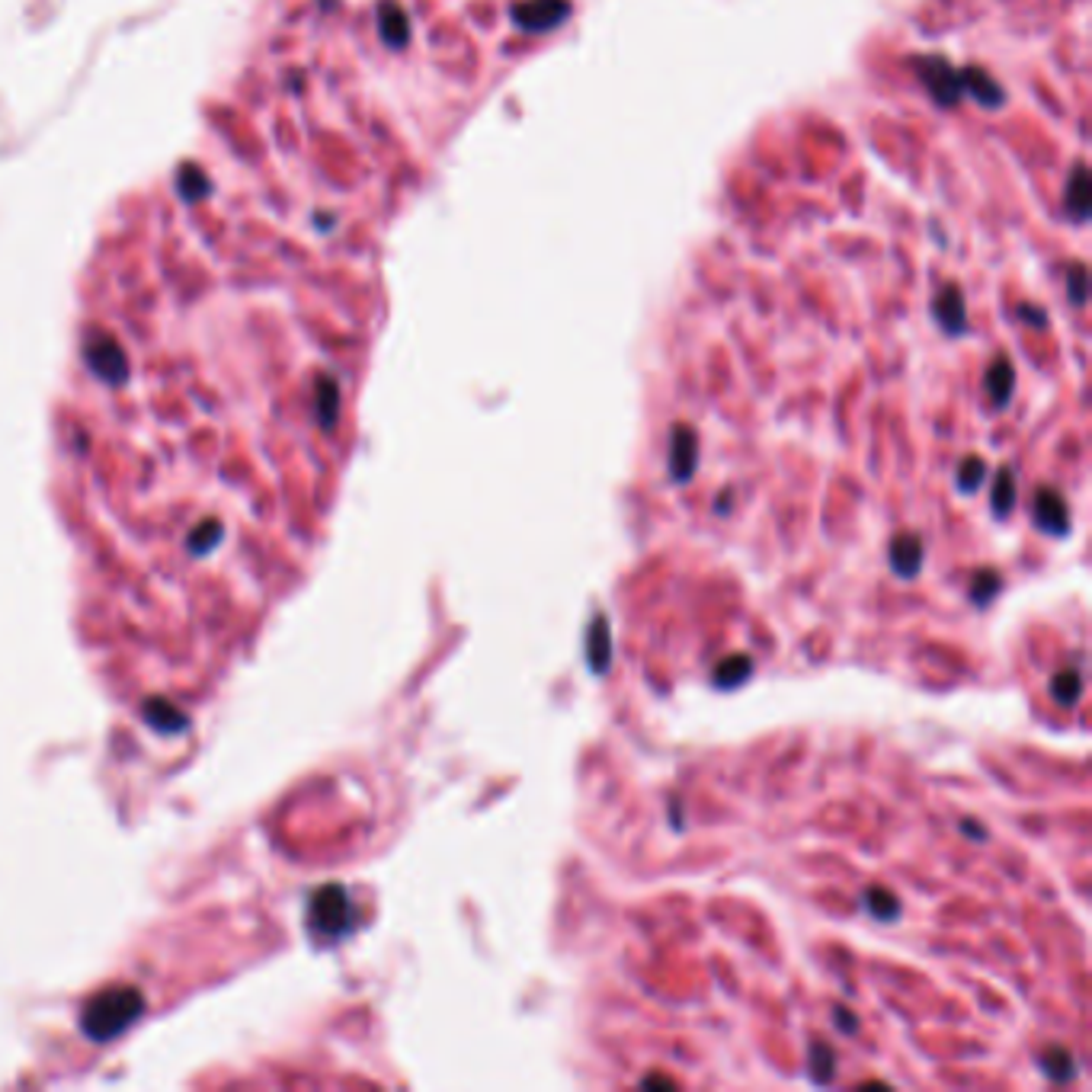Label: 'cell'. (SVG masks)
Listing matches in <instances>:
<instances>
[{
    "mask_svg": "<svg viewBox=\"0 0 1092 1092\" xmlns=\"http://www.w3.org/2000/svg\"><path fill=\"white\" fill-rule=\"evenodd\" d=\"M571 0H516L510 17L522 33H551L571 20Z\"/></svg>",
    "mask_w": 1092,
    "mask_h": 1092,
    "instance_id": "7a4b0ae2",
    "label": "cell"
},
{
    "mask_svg": "<svg viewBox=\"0 0 1092 1092\" xmlns=\"http://www.w3.org/2000/svg\"><path fill=\"white\" fill-rule=\"evenodd\" d=\"M913 68L919 74L922 87L929 90V97L939 106H955L964 97V84H961V71L951 65L942 55H919L913 58Z\"/></svg>",
    "mask_w": 1092,
    "mask_h": 1092,
    "instance_id": "6da1fadb",
    "label": "cell"
},
{
    "mask_svg": "<svg viewBox=\"0 0 1092 1092\" xmlns=\"http://www.w3.org/2000/svg\"><path fill=\"white\" fill-rule=\"evenodd\" d=\"M1038 1064H1041L1044 1076H1048V1080H1054V1083H1067V1080H1073V1076H1076V1060H1073V1054L1067 1048H1048V1051L1041 1054Z\"/></svg>",
    "mask_w": 1092,
    "mask_h": 1092,
    "instance_id": "4fadbf2b",
    "label": "cell"
},
{
    "mask_svg": "<svg viewBox=\"0 0 1092 1092\" xmlns=\"http://www.w3.org/2000/svg\"><path fill=\"white\" fill-rule=\"evenodd\" d=\"M1067 288H1070V301L1076 307L1086 304V267L1083 264H1070L1067 267Z\"/></svg>",
    "mask_w": 1092,
    "mask_h": 1092,
    "instance_id": "ffe728a7",
    "label": "cell"
},
{
    "mask_svg": "<svg viewBox=\"0 0 1092 1092\" xmlns=\"http://www.w3.org/2000/svg\"><path fill=\"white\" fill-rule=\"evenodd\" d=\"M1051 696H1054V702L1060 705V709H1073V705L1080 702V696H1083V673L1076 670V667H1067V670L1054 673Z\"/></svg>",
    "mask_w": 1092,
    "mask_h": 1092,
    "instance_id": "7c38bea8",
    "label": "cell"
},
{
    "mask_svg": "<svg viewBox=\"0 0 1092 1092\" xmlns=\"http://www.w3.org/2000/svg\"><path fill=\"white\" fill-rule=\"evenodd\" d=\"M1019 314L1028 320V324H1035V327H1041L1044 320H1048V317H1044L1041 307H1035V304H1022V307H1019Z\"/></svg>",
    "mask_w": 1092,
    "mask_h": 1092,
    "instance_id": "7402d4cb",
    "label": "cell"
},
{
    "mask_svg": "<svg viewBox=\"0 0 1092 1092\" xmlns=\"http://www.w3.org/2000/svg\"><path fill=\"white\" fill-rule=\"evenodd\" d=\"M961 84H964V94L967 97H974L980 106H990V110L1003 106V100H1006V90L999 87L987 71H980V68H964L961 71Z\"/></svg>",
    "mask_w": 1092,
    "mask_h": 1092,
    "instance_id": "52a82bcc",
    "label": "cell"
},
{
    "mask_svg": "<svg viewBox=\"0 0 1092 1092\" xmlns=\"http://www.w3.org/2000/svg\"><path fill=\"white\" fill-rule=\"evenodd\" d=\"M932 311H935V320H939L945 333H951V336H958L967 327V307H964V295L958 285H945L939 295H935Z\"/></svg>",
    "mask_w": 1092,
    "mask_h": 1092,
    "instance_id": "5b68a950",
    "label": "cell"
},
{
    "mask_svg": "<svg viewBox=\"0 0 1092 1092\" xmlns=\"http://www.w3.org/2000/svg\"><path fill=\"white\" fill-rule=\"evenodd\" d=\"M750 676H753V660L747 654H734V657H725L715 667L712 680H715L718 689H737V686H744Z\"/></svg>",
    "mask_w": 1092,
    "mask_h": 1092,
    "instance_id": "8fae6325",
    "label": "cell"
},
{
    "mask_svg": "<svg viewBox=\"0 0 1092 1092\" xmlns=\"http://www.w3.org/2000/svg\"><path fill=\"white\" fill-rule=\"evenodd\" d=\"M961 829H967V833H971V839H983V829L977 823H971V820H964Z\"/></svg>",
    "mask_w": 1092,
    "mask_h": 1092,
    "instance_id": "cb8c5ba5",
    "label": "cell"
},
{
    "mask_svg": "<svg viewBox=\"0 0 1092 1092\" xmlns=\"http://www.w3.org/2000/svg\"><path fill=\"white\" fill-rule=\"evenodd\" d=\"M996 590H999V574H996V571H990V567H983V571H977V574H974V583H971V599H974L977 606H983L990 596H996Z\"/></svg>",
    "mask_w": 1092,
    "mask_h": 1092,
    "instance_id": "d6986e66",
    "label": "cell"
},
{
    "mask_svg": "<svg viewBox=\"0 0 1092 1092\" xmlns=\"http://www.w3.org/2000/svg\"><path fill=\"white\" fill-rule=\"evenodd\" d=\"M833 1022L842 1028V1035H855V1032H858V1022L852 1019V1012L845 1009V1006H836V1009H833Z\"/></svg>",
    "mask_w": 1092,
    "mask_h": 1092,
    "instance_id": "44dd1931",
    "label": "cell"
},
{
    "mask_svg": "<svg viewBox=\"0 0 1092 1092\" xmlns=\"http://www.w3.org/2000/svg\"><path fill=\"white\" fill-rule=\"evenodd\" d=\"M1012 506H1016V474H1012L1009 465H1003L996 471V481H993V513L1003 519Z\"/></svg>",
    "mask_w": 1092,
    "mask_h": 1092,
    "instance_id": "5bb4252c",
    "label": "cell"
},
{
    "mask_svg": "<svg viewBox=\"0 0 1092 1092\" xmlns=\"http://www.w3.org/2000/svg\"><path fill=\"white\" fill-rule=\"evenodd\" d=\"M983 478H987V465H983V458L971 455L958 465V487L964 490V494H974V490H980Z\"/></svg>",
    "mask_w": 1092,
    "mask_h": 1092,
    "instance_id": "ac0fdd59",
    "label": "cell"
},
{
    "mask_svg": "<svg viewBox=\"0 0 1092 1092\" xmlns=\"http://www.w3.org/2000/svg\"><path fill=\"white\" fill-rule=\"evenodd\" d=\"M865 906H868V913L874 919L894 922L900 916V900H897V894H890L887 887H871L868 894H865Z\"/></svg>",
    "mask_w": 1092,
    "mask_h": 1092,
    "instance_id": "9a60e30c",
    "label": "cell"
},
{
    "mask_svg": "<svg viewBox=\"0 0 1092 1092\" xmlns=\"http://www.w3.org/2000/svg\"><path fill=\"white\" fill-rule=\"evenodd\" d=\"M699 468V436L689 423H676L673 426V439H670V474L673 481H689Z\"/></svg>",
    "mask_w": 1092,
    "mask_h": 1092,
    "instance_id": "3957f363",
    "label": "cell"
},
{
    "mask_svg": "<svg viewBox=\"0 0 1092 1092\" xmlns=\"http://www.w3.org/2000/svg\"><path fill=\"white\" fill-rule=\"evenodd\" d=\"M1067 215L1073 222H1086L1089 219V171L1086 164H1076L1073 174L1067 180V196H1064Z\"/></svg>",
    "mask_w": 1092,
    "mask_h": 1092,
    "instance_id": "9c48e42d",
    "label": "cell"
},
{
    "mask_svg": "<svg viewBox=\"0 0 1092 1092\" xmlns=\"http://www.w3.org/2000/svg\"><path fill=\"white\" fill-rule=\"evenodd\" d=\"M1032 516H1035V526L1041 532L1048 535H1067L1070 532V513H1067V503L1064 497L1057 494L1054 487H1038L1035 490V503H1032Z\"/></svg>",
    "mask_w": 1092,
    "mask_h": 1092,
    "instance_id": "277c9868",
    "label": "cell"
},
{
    "mask_svg": "<svg viewBox=\"0 0 1092 1092\" xmlns=\"http://www.w3.org/2000/svg\"><path fill=\"white\" fill-rule=\"evenodd\" d=\"M890 567H894L897 577L906 580L916 577L922 567V538L913 532L894 535V542H890Z\"/></svg>",
    "mask_w": 1092,
    "mask_h": 1092,
    "instance_id": "8992f818",
    "label": "cell"
},
{
    "mask_svg": "<svg viewBox=\"0 0 1092 1092\" xmlns=\"http://www.w3.org/2000/svg\"><path fill=\"white\" fill-rule=\"evenodd\" d=\"M381 36H384V42H391V45H404L407 36H410L407 17L397 7H391V4L381 7Z\"/></svg>",
    "mask_w": 1092,
    "mask_h": 1092,
    "instance_id": "e0dca14e",
    "label": "cell"
},
{
    "mask_svg": "<svg viewBox=\"0 0 1092 1092\" xmlns=\"http://www.w3.org/2000/svg\"><path fill=\"white\" fill-rule=\"evenodd\" d=\"M644 1086H667V1089H673V1080H667V1076H648V1080H644Z\"/></svg>",
    "mask_w": 1092,
    "mask_h": 1092,
    "instance_id": "603a6c76",
    "label": "cell"
},
{
    "mask_svg": "<svg viewBox=\"0 0 1092 1092\" xmlns=\"http://www.w3.org/2000/svg\"><path fill=\"white\" fill-rule=\"evenodd\" d=\"M833 1073H836V1054L829 1051L823 1041H814L811 1044V1076H814V1083L823 1086V1083L833 1080Z\"/></svg>",
    "mask_w": 1092,
    "mask_h": 1092,
    "instance_id": "2e32d148",
    "label": "cell"
},
{
    "mask_svg": "<svg viewBox=\"0 0 1092 1092\" xmlns=\"http://www.w3.org/2000/svg\"><path fill=\"white\" fill-rule=\"evenodd\" d=\"M987 394L990 401L996 407H1006L1009 397H1012V388H1016V368H1012V362L1006 356H996V362L987 368Z\"/></svg>",
    "mask_w": 1092,
    "mask_h": 1092,
    "instance_id": "30bf717a",
    "label": "cell"
},
{
    "mask_svg": "<svg viewBox=\"0 0 1092 1092\" xmlns=\"http://www.w3.org/2000/svg\"><path fill=\"white\" fill-rule=\"evenodd\" d=\"M587 664L593 673H606L612 664V635L606 615H596L587 632Z\"/></svg>",
    "mask_w": 1092,
    "mask_h": 1092,
    "instance_id": "ba28073f",
    "label": "cell"
}]
</instances>
